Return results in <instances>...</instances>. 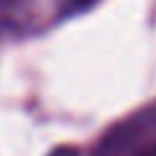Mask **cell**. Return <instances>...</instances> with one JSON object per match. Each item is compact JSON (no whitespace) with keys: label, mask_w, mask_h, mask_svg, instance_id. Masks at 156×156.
Returning <instances> with one entry per match:
<instances>
[{"label":"cell","mask_w":156,"mask_h":156,"mask_svg":"<svg viewBox=\"0 0 156 156\" xmlns=\"http://www.w3.org/2000/svg\"><path fill=\"white\" fill-rule=\"evenodd\" d=\"M50 156H78V148H73V146H57V148L50 151Z\"/></svg>","instance_id":"obj_1"},{"label":"cell","mask_w":156,"mask_h":156,"mask_svg":"<svg viewBox=\"0 0 156 156\" xmlns=\"http://www.w3.org/2000/svg\"><path fill=\"white\" fill-rule=\"evenodd\" d=\"M138 156H156V143H154V146H148V148H143Z\"/></svg>","instance_id":"obj_2"}]
</instances>
